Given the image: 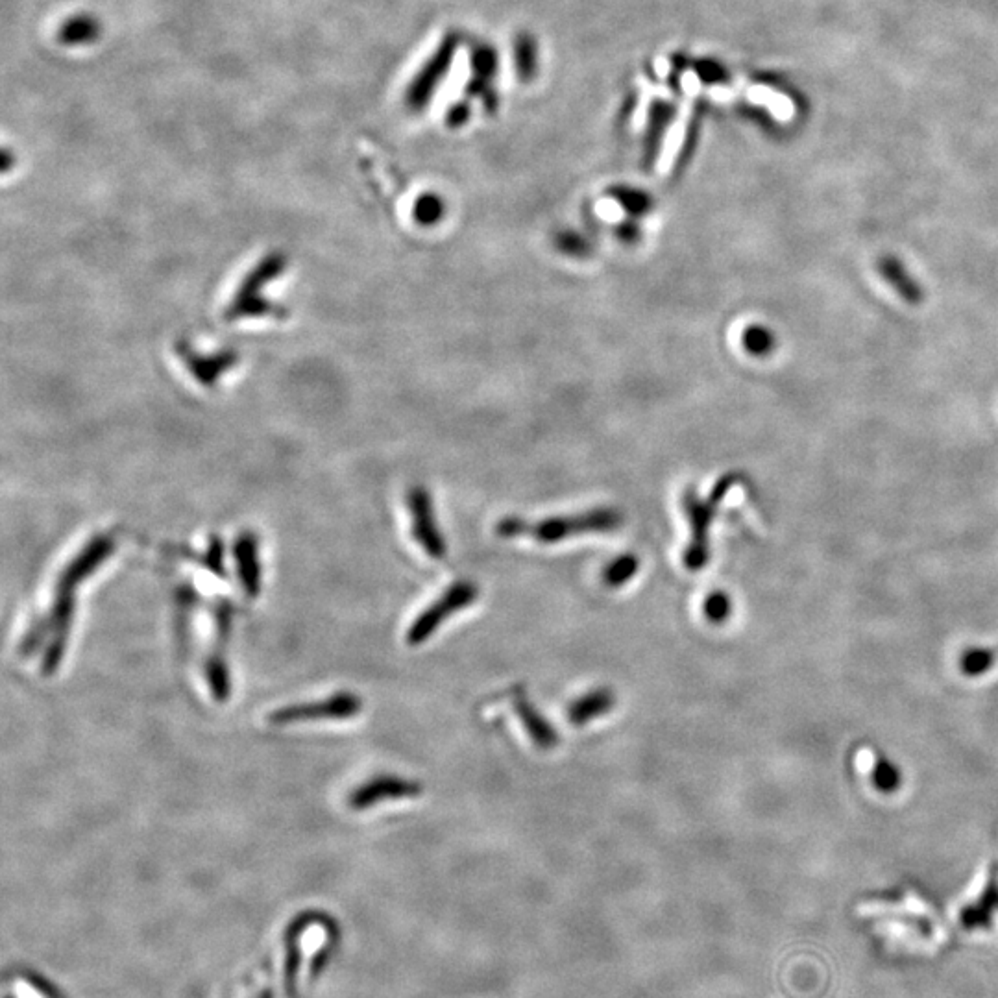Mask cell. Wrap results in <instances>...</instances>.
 <instances>
[{
    "label": "cell",
    "instance_id": "23",
    "mask_svg": "<svg viewBox=\"0 0 998 998\" xmlns=\"http://www.w3.org/2000/svg\"><path fill=\"white\" fill-rule=\"evenodd\" d=\"M743 348L755 357H767L777 348V337L771 329L755 324L743 331Z\"/></svg>",
    "mask_w": 998,
    "mask_h": 998
},
{
    "label": "cell",
    "instance_id": "21",
    "mask_svg": "<svg viewBox=\"0 0 998 998\" xmlns=\"http://www.w3.org/2000/svg\"><path fill=\"white\" fill-rule=\"evenodd\" d=\"M638 570H640V560L631 553H627V555L616 557L610 564H607L601 573V579L609 588H620V586L627 585L638 573Z\"/></svg>",
    "mask_w": 998,
    "mask_h": 998
},
{
    "label": "cell",
    "instance_id": "24",
    "mask_svg": "<svg viewBox=\"0 0 998 998\" xmlns=\"http://www.w3.org/2000/svg\"><path fill=\"white\" fill-rule=\"evenodd\" d=\"M446 215V204L435 193L418 196L413 206V217L420 226H435Z\"/></svg>",
    "mask_w": 998,
    "mask_h": 998
},
{
    "label": "cell",
    "instance_id": "31",
    "mask_svg": "<svg viewBox=\"0 0 998 998\" xmlns=\"http://www.w3.org/2000/svg\"><path fill=\"white\" fill-rule=\"evenodd\" d=\"M470 119V108L464 102H455L448 111V126L461 128Z\"/></svg>",
    "mask_w": 998,
    "mask_h": 998
},
{
    "label": "cell",
    "instance_id": "14",
    "mask_svg": "<svg viewBox=\"0 0 998 998\" xmlns=\"http://www.w3.org/2000/svg\"><path fill=\"white\" fill-rule=\"evenodd\" d=\"M616 706V694L610 688H597L575 699L568 708V719L573 727H585L586 723L609 714Z\"/></svg>",
    "mask_w": 998,
    "mask_h": 998
},
{
    "label": "cell",
    "instance_id": "12",
    "mask_svg": "<svg viewBox=\"0 0 998 998\" xmlns=\"http://www.w3.org/2000/svg\"><path fill=\"white\" fill-rule=\"evenodd\" d=\"M233 557L244 594L250 599H256L261 592V559H259V538L254 531H243L237 536L233 544Z\"/></svg>",
    "mask_w": 998,
    "mask_h": 998
},
{
    "label": "cell",
    "instance_id": "3",
    "mask_svg": "<svg viewBox=\"0 0 998 998\" xmlns=\"http://www.w3.org/2000/svg\"><path fill=\"white\" fill-rule=\"evenodd\" d=\"M736 475L721 477L712 494L701 499L694 490H688L682 499L684 512L690 522V542L684 551V566L692 572L703 570L710 560V525L718 512L719 501L729 494L732 485L736 483Z\"/></svg>",
    "mask_w": 998,
    "mask_h": 998
},
{
    "label": "cell",
    "instance_id": "27",
    "mask_svg": "<svg viewBox=\"0 0 998 998\" xmlns=\"http://www.w3.org/2000/svg\"><path fill=\"white\" fill-rule=\"evenodd\" d=\"M873 784L878 792L893 793L901 786V773L889 760H878L873 769Z\"/></svg>",
    "mask_w": 998,
    "mask_h": 998
},
{
    "label": "cell",
    "instance_id": "7",
    "mask_svg": "<svg viewBox=\"0 0 998 998\" xmlns=\"http://www.w3.org/2000/svg\"><path fill=\"white\" fill-rule=\"evenodd\" d=\"M115 553V538L108 533H98L80 549L63 570H61L54 596H73L86 579Z\"/></svg>",
    "mask_w": 998,
    "mask_h": 998
},
{
    "label": "cell",
    "instance_id": "2",
    "mask_svg": "<svg viewBox=\"0 0 998 998\" xmlns=\"http://www.w3.org/2000/svg\"><path fill=\"white\" fill-rule=\"evenodd\" d=\"M287 268V257L280 252H270L268 256L257 261L254 267L248 270L241 285L233 293L232 300L226 305L224 320L228 322H241V320H256V318L281 317L280 309L267 298H263V291Z\"/></svg>",
    "mask_w": 998,
    "mask_h": 998
},
{
    "label": "cell",
    "instance_id": "30",
    "mask_svg": "<svg viewBox=\"0 0 998 998\" xmlns=\"http://www.w3.org/2000/svg\"><path fill=\"white\" fill-rule=\"evenodd\" d=\"M699 76L705 80L706 84H716L725 80V69L719 65L718 61H699L697 63Z\"/></svg>",
    "mask_w": 998,
    "mask_h": 998
},
{
    "label": "cell",
    "instance_id": "16",
    "mask_svg": "<svg viewBox=\"0 0 998 998\" xmlns=\"http://www.w3.org/2000/svg\"><path fill=\"white\" fill-rule=\"evenodd\" d=\"M878 270L882 278L899 293L904 302L917 305L925 300L923 287L913 280L912 274L906 270L897 257L886 256L878 261Z\"/></svg>",
    "mask_w": 998,
    "mask_h": 998
},
{
    "label": "cell",
    "instance_id": "4",
    "mask_svg": "<svg viewBox=\"0 0 998 998\" xmlns=\"http://www.w3.org/2000/svg\"><path fill=\"white\" fill-rule=\"evenodd\" d=\"M457 47H459L457 36L448 34L440 41L435 52L427 58L426 63L416 71L413 80L405 89V106L409 111L422 113L431 106L433 98L439 93V87L450 74Z\"/></svg>",
    "mask_w": 998,
    "mask_h": 998
},
{
    "label": "cell",
    "instance_id": "25",
    "mask_svg": "<svg viewBox=\"0 0 998 998\" xmlns=\"http://www.w3.org/2000/svg\"><path fill=\"white\" fill-rule=\"evenodd\" d=\"M703 612H705L706 620L710 621V623L723 625L725 621L731 618V597L727 596L725 592H721V590H716V592L708 594L705 603H703Z\"/></svg>",
    "mask_w": 998,
    "mask_h": 998
},
{
    "label": "cell",
    "instance_id": "10",
    "mask_svg": "<svg viewBox=\"0 0 998 998\" xmlns=\"http://www.w3.org/2000/svg\"><path fill=\"white\" fill-rule=\"evenodd\" d=\"M178 352H180L187 372L193 376L200 387H206V389L215 387L220 379L224 378L233 366L239 363V353L230 352V350L215 353L198 352L189 344L182 342Z\"/></svg>",
    "mask_w": 998,
    "mask_h": 998
},
{
    "label": "cell",
    "instance_id": "8",
    "mask_svg": "<svg viewBox=\"0 0 998 998\" xmlns=\"http://www.w3.org/2000/svg\"><path fill=\"white\" fill-rule=\"evenodd\" d=\"M407 507L411 514L414 540L426 551L431 559H444L448 553L446 540L440 535L435 520V509L431 494L424 487H413L407 496Z\"/></svg>",
    "mask_w": 998,
    "mask_h": 998
},
{
    "label": "cell",
    "instance_id": "22",
    "mask_svg": "<svg viewBox=\"0 0 998 998\" xmlns=\"http://www.w3.org/2000/svg\"><path fill=\"white\" fill-rule=\"evenodd\" d=\"M609 195L633 217H644L653 209V198L642 189L620 185L610 189Z\"/></svg>",
    "mask_w": 998,
    "mask_h": 998
},
{
    "label": "cell",
    "instance_id": "17",
    "mask_svg": "<svg viewBox=\"0 0 998 998\" xmlns=\"http://www.w3.org/2000/svg\"><path fill=\"white\" fill-rule=\"evenodd\" d=\"M673 117H675V108L671 106L670 102H657L651 108L649 126H647L646 132V143H644V167H646L647 171L653 169V165H655V159H657L658 152H660L662 139H664V134L668 132V128H670L671 122H673Z\"/></svg>",
    "mask_w": 998,
    "mask_h": 998
},
{
    "label": "cell",
    "instance_id": "26",
    "mask_svg": "<svg viewBox=\"0 0 998 998\" xmlns=\"http://www.w3.org/2000/svg\"><path fill=\"white\" fill-rule=\"evenodd\" d=\"M995 664V655L987 649H969L960 658V668L967 677H978L991 670Z\"/></svg>",
    "mask_w": 998,
    "mask_h": 998
},
{
    "label": "cell",
    "instance_id": "19",
    "mask_svg": "<svg viewBox=\"0 0 998 998\" xmlns=\"http://www.w3.org/2000/svg\"><path fill=\"white\" fill-rule=\"evenodd\" d=\"M995 908H998V884L997 880H991L987 884L984 895L980 897V901L967 906V908H963L960 921L969 930L984 928V926H989V923H991V915L995 912Z\"/></svg>",
    "mask_w": 998,
    "mask_h": 998
},
{
    "label": "cell",
    "instance_id": "18",
    "mask_svg": "<svg viewBox=\"0 0 998 998\" xmlns=\"http://www.w3.org/2000/svg\"><path fill=\"white\" fill-rule=\"evenodd\" d=\"M206 679L213 699L217 703H226L232 695V677L228 660L224 657V647L217 646L206 660Z\"/></svg>",
    "mask_w": 998,
    "mask_h": 998
},
{
    "label": "cell",
    "instance_id": "13",
    "mask_svg": "<svg viewBox=\"0 0 998 998\" xmlns=\"http://www.w3.org/2000/svg\"><path fill=\"white\" fill-rule=\"evenodd\" d=\"M511 697L514 712L518 714V718L522 719L525 731L531 736V742L535 743L538 749H544V751L555 749L560 742L559 732L555 731V727L549 723L548 719L540 714L535 703H531L524 688L522 686L514 688Z\"/></svg>",
    "mask_w": 998,
    "mask_h": 998
},
{
    "label": "cell",
    "instance_id": "5",
    "mask_svg": "<svg viewBox=\"0 0 998 998\" xmlns=\"http://www.w3.org/2000/svg\"><path fill=\"white\" fill-rule=\"evenodd\" d=\"M479 597V588L470 581H457L451 585L442 596L429 605L407 631V644L409 646H420L427 642L433 634L437 633L442 623L450 620L453 614L468 609Z\"/></svg>",
    "mask_w": 998,
    "mask_h": 998
},
{
    "label": "cell",
    "instance_id": "6",
    "mask_svg": "<svg viewBox=\"0 0 998 998\" xmlns=\"http://www.w3.org/2000/svg\"><path fill=\"white\" fill-rule=\"evenodd\" d=\"M361 710H363V701L359 695L339 692L328 699L278 708L268 716V721L272 725H293V723L322 721V719H350L359 716Z\"/></svg>",
    "mask_w": 998,
    "mask_h": 998
},
{
    "label": "cell",
    "instance_id": "15",
    "mask_svg": "<svg viewBox=\"0 0 998 998\" xmlns=\"http://www.w3.org/2000/svg\"><path fill=\"white\" fill-rule=\"evenodd\" d=\"M102 34L100 21L93 13H74L58 28V41L63 47H87L98 41Z\"/></svg>",
    "mask_w": 998,
    "mask_h": 998
},
{
    "label": "cell",
    "instance_id": "9",
    "mask_svg": "<svg viewBox=\"0 0 998 998\" xmlns=\"http://www.w3.org/2000/svg\"><path fill=\"white\" fill-rule=\"evenodd\" d=\"M424 792L422 784L416 780L403 779L396 775H379L376 779L366 780L348 797L352 810H366L385 801H403L413 799Z\"/></svg>",
    "mask_w": 998,
    "mask_h": 998
},
{
    "label": "cell",
    "instance_id": "32",
    "mask_svg": "<svg viewBox=\"0 0 998 998\" xmlns=\"http://www.w3.org/2000/svg\"><path fill=\"white\" fill-rule=\"evenodd\" d=\"M618 235H620L621 241H625V243H634V241H638V237H640V228H638V224H636V222L629 220V222H623V224H621L620 230H618Z\"/></svg>",
    "mask_w": 998,
    "mask_h": 998
},
{
    "label": "cell",
    "instance_id": "29",
    "mask_svg": "<svg viewBox=\"0 0 998 998\" xmlns=\"http://www.w3.org/2000/svg\"><path fill=\"white\" fill-rule=\"evenodd\" d=\"M557 246L564 254L573 257H585L590 252V246L586 243L585 237L575 235V233H562L557 237Z\"/></svg>",
    "mask_w": 998,
    "mask_h": 998
},
{
    "label": "cell",
    "instance_id": "20",
    "mask_svg": "<svg viewBox=\"0 0 998 998\" xmlns=\"http://www.w3.org/2000/svg\"><path fill=\"white\" fill-rule=\"evenodd\" d=\"M512 61H514V71L522 82H531L538 73V45L535 37L529 34H520L514 39L512 47Z\"/></svg>",
    "mask_w": 998,
    "mask_h": 998
},
{
    "label": "cell",
    "instance_id": "1",
    "mask_svg": "<svg viewBox=\"0 0 998 998\" xmlns=\"http://www.w3.org/2000/svg\"><path fill=\"white\" fill-rule=\"evenodd\" d=\"M623 524L621 514L614 509H594V511L555 516L540 522H527L524 518L509 516L496 525V533L503 538L529 536L542 544H557L572 536L590 533H609Z\"/></svg>",
    "mask_w": 998,
    "mask_h": 998
},
{
    "label": "cell",
    "instance_id": "11",
    "mask_svg": "<svg viewBox=\"0 0 998 998\" xmlns=\"http://www.w3.org/2000/svg\"><path fill=\"white\" fill-rule=\"evenodd\" d=\"M472 80L468 84V93L475 98H481L488 110L496 108L498 98L494 93V78L498 73V52L490 45H477L470 56Z\"/></svg>",
    "mask_w": 998,
    "mask_h": 998
},
{
    "label": "cell",
    "instance_id": "28",
    "mask_svg": "<svg viewBox=\"0 0 998 998\" xmlns=\"http://www.w3.org/2000/svg\"><path fill=\"white\" fill-rule=\"evenodd\" d=\"M224 544L213 538L209 548H207L206 555H204V568L217 575V577H224L226 575V570H224Z\"/></svg>",
    "mask_w": 998,
    "mask_h": 998
}]
</instances>
